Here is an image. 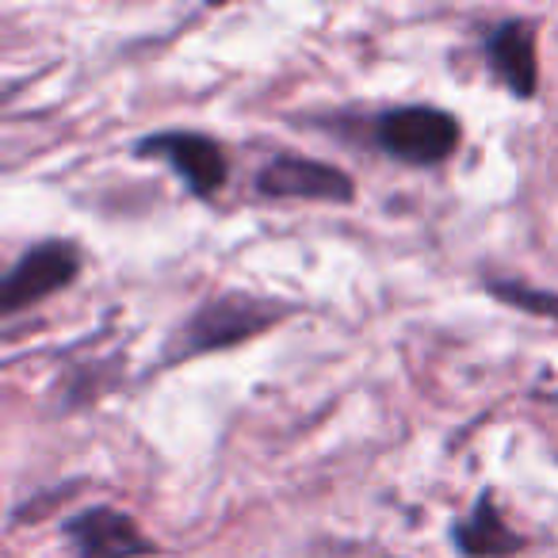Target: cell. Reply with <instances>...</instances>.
<instances>
[{
	"instance_id": "1",
	"label": "cell",
	"mask_w": 558,
	"mask_h": 558,
	"mask_svg": "<svg viewBox=\"0 0 558 558\" xmlns=\"http://www.w3.org/2000/svg\"><path fill=\"white\" fill-rule=\"evenodd\" d=\"M283 314L288 311L279 303H264V299L253 295H218L192 314V322L180 333V352L199 356V352L230 349V344H241L248 337L264 333L268 326H276Z\"/></svg>"
},
{
	"instance_id": "2",
	"label": "cell",
	"mask_w": 558,
	"mask_h": 558,
	"mask_svg": "<svg viewBox=\"0 0 558 558\" xmlns=\"http://www.w3.org/2000/svg\"><path fill=\"white\" fill-rule=\"evenodd\" d=\"M375 138L387 149L395 161L405 165H440L456 154L459 138V119L451 111L425 108V104H413V108H395L379 119L375 126Z\"/></svg>"
},
{
	"instance_id": "3",
	"label": "cell",
	"mask_w": 558,
	"mask_h": 558,
	"mask_svg": "<svg viewBox=\"0 0 558 558\" xmlns=\"http://www.w3.org/2000/svg\"><path fill=\"white\" fill-rule=\"evenodd\" d=\"M81 271V253L73 241H43V245L27 248L16 260V268L4 276L0 288V306L4 314H20L27 306L43 303L54 291L70 288Z\"/></svg>"
},
{
	"instance_id": "4",
	"label": "cell",
	"mask_w": 558,
	"mask_h": 558,
	"mask_svg": "<svg viewBox=\"0 0 558 558\" xmlns=\"http://www.w3.org/2000/svg\"><path fill=\"white\" fill-rule=\"evenodd\" d=\"M138 157H157V161H169L172 172L187 184L192 195H215L222 192L226 177H230V165L226 154L215 138L195 131H161L149 134L138 142Z\"/></svg>"
},
{
	"instance_id": "5",
	"label": "cell",
	"mask_w": 558,
	"mask_h": 558,
	"mask_svg": "<svg viewBox=\"0 0 558 558\" xmlns=\"http://www.w3.org/2000/svg\"><path fill=\"white\" fill-rule=\"evenodd\" d=\"M256 192L271 199H314V203H352L356 187L352 177L337 165L314 161V157L276 154L256 172Z\"/></svg>"
},
{
	"instance_id": "6",
	"label": "cell",
	"mask_w": 558,
	"mask_h": 558,
	"mask_svg": "<svg viewBox=\"0 0 558 558\" xmlns=\"http://www.w3.org/2000/svg\"><path fill=\"white\" fill-rule=\"evenodd\" d=\"M65 539L73 543L81 558H149L157 555V543L134 524L126 512L96 505L65 520Z\"/></svg>"
},
{
	"instance_id": "7",
	"label": "cell",
	"mask_w": 558,
	"mask_h": 558,
	"mask_svg": "<svg viewBox=\"0 0 558 558\" xmlns=\"http://www.w3.org/2000/svg\"><path fill=\"white\" fill-rule=\"evenodd\" d=\"M486 58L497 81L509 85L512 96L532 100L539 85V62H535V27L527 20H505L486 35Z\"/></svg>"
},
{
	"instance_id": "8",
	"label": "cell",
	"mask_w": 558,
	"mask_h": 558,
	"mask_svg": "<svg viewBox=\"0 0 558 558\" xmlns=\"http://www.w3.org/2000/svg\"><path fill=\"white\" fill-rule=\"evenodd\" d=\"M451 539H456V547L463 550L466 558H505V555H517V550L524 547V539L501 520L489 489L474 501L471 517L459 520Z\"/></svg>"
},
{
	"instance_id": "9",
	"label": "cell",
	"mask_w": 558,
	"mask_h": 558,
	"mask_svg": "<svg viewBox=\"0 0 558 558\" xmlns=\"http://www.w3.org/2000/svg\"><path fill=\"white\" fill-rule=\"evenodd\" d=\"M489 291H494L497 299H505L509 306H520V311H527V314H539V318L558 322V295L535 291V288H527V283H501V279H494Z\"/></svg>"
}]
</instances>
